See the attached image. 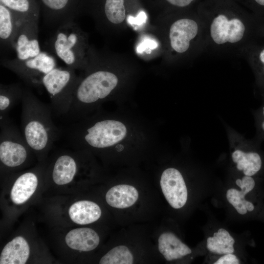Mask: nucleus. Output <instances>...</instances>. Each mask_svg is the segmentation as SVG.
Listing matches in <instances>:
<instances>
[{
	"label": "nucleus",
	"mask_w": 264,
	"mask_h": 264,
	"mask_svg": "<svg viewBox=\"0 0 264 264\" xmlns=\"http://www.w3.org/2000/svg\"><path fill=\"white\" fill-rule=\"evenodd\" d=\"M89 50L84 76H81L65 116L72 122L79 120L89 106L107 98L118 82L117 76L105 66V60L91 47Z\"/></svg>",
	"instance_id": "obj_1"
},
{
	"label": "nucleus",
	"mask_w": 264,
	"mask_h": 264,
	"mask_svg": "<svg viewBox=\"0 0 264 264\" xmlns=\"http://www.w3.org/2000/svg\"><path fill=\"white\" fill-rule=\"evenodd\" d=\"M22 133L37 155L44 154L62 133L52 119L50 105L40 100L28 87H24L22 98Z\"/></svg>",
	"instance_id": "obj_2"
},
{
	"label": "nucleus",
	"mask_w": 264,
	"mask_h": 264,
	"mask_svg": "<svg viewBox=\"0 0 264 264\" xmlns=\"http://www.w3.org/2000/svg\"><path fill=\"white\" fill-rule=\"evenodd\" d=\"M88 35L74 21L57 28L47 42L50 52L75 70L86 67L90 46Z\"/></svg>",
	"instance_id": "obj_3"
},
{
	"label": "nucleus",
	"mask_w": 264,
	"mask_h": 264,
	"mask_svg": "<svg viewBox=\"0 0 264 264\" xmlns=\"http://www.w3.org/2000/svg\"><path fill=\"white\" fill-rule=\"evenodd\" d=\"M81 78L76 70L67 66L56 67L44 76L43 85L49 95L54 114L65 117L67 115Z\"/></svg>",
	"instance_id": "obj_4"
},
{
	"label": "nucleus",
	"mask_w": 264,
	"mask_h": 264,
	"mask_svg": "<svg viewBox=\"0 0 264 264\" xmlns=\"http://www.w3.org/2000/svg\"><path fill=\"white\" fill-rule=\"evenodd\" d=\"M0 64L18 75L28 86L41 90L45 75L57 67L54 56L41 51L37 56L26 60L1 59Z\"/></svg>",
	"instance_id": "obj_5"
},
{
	"label": "nucleus",
	"mask_w": 264,
	"mask_h": 264,
	"mask_svg": "<svg viewBox=\"0 0 264 264\" xmlns=\"http://www.w3.org/2000/svg\"><path fill=\"white\" fill-rule=\"evenodd\" d=\"M0 160L8 168L23 164L33 151L25 140L22 132L9 117L0 120Z\"/></svg>",
	"instance_id": "obj_6"
},
{
	"label": "nucleus",
	"mask_w": 264,
	"mask_h": 264,
	"mask_svg": "<svg viewBox=\"0 0 264 264\" xmlns=\"http://www.w3.org/2000/svg\"><path fill=\"white\" fill-rule=\"evenodd\" d=\"M38 20L21 23L13 42L16 58L26 60L37 56L41 52L38 40Z\"/></svg>",
	"instance_id": "obj_7"
},
{
	"label": "nucleus",
	"mask_w": 264,
	"mask_h": 264,
	"mask_svg": "<svg viewBox=\"0 0 264 264\" xmlns=\"http://www.w3.org/2000/svg\"><path fill=\"white\" fill-rule=\"evenodd\" d=\"M163 194L169 204L175 209L182 207L187 199V187L181 173L173 168L166 169L160 181Z\"/></svg>",
	"instance_id": "obj_8"
},
{
	"label": "nucleus",
	"mask_w": 264,
	"mask_h": 264,
	"mask_svg": "<svg viewBox=\"0 0 264 264\" xmlns=\"http://www.w3.org/2000/svg\"><path fill=\"white\" fill-rule=\"evenodd\" d=\"M244 31L245 26L240 19L228 20L223 14L218 15L213 19L210 27L211 36L214 42L219 44L240 41Z\"/></svg>",
	"instance_id": "obj_9"
},
{
	"label": "nucleus",
	"mask_w": 264,
	"mask_h": 264,
	"mask_svg": "<svg viewBox=\"0 0 264 264\" xmlns=\"http://www.w3.org/2000/svg\"><path fill=\"white\" fill-rule=\"evenodd\" d=\"M198 32V25L195 21L188 18L176 20L170 28L169 38L172 48L176 52H185Z\"/></svg>",
	"instance_id": "obj_10"
},
{
	"label": "nucleus",
	"mask_w": 264,
	"mask_h": 264,
	"mask_svg": "<svg viewBox=\"0 0 264 264\" xmlns=\"http://www.w3.org/2000/svg\"><path fill=\"white\" fill-rule=\"evenodd\" d=\"M76 156L68 153H64L56 158L51 172L52 178L55 184L63 185L73 180L78 171Z\"/></svg>",
	"instance_id": "obj_11"
},
{
	"label": "nucleus",
	"mask_w": 264,
	"mask_h": 264,
	"mask_svg": "<svg viewBox=\"0 0 264 264\" xmlns=\"http://www.w3.org/2000/svg\"><path fill=\"white\" fill-rule=\"evenodd\" d=\"M65 242L67 245L72 249L89 251L97 247L100 242V238L94 230L83 227L68 232L65 237Z\"/></svg>",
	"instance_id": "obj_12"
},
{
	"label": "nucleus",
	"mask_w": 264,
	"mask_h": 264,
	"mask_svg": "<svg viewBox=\"0 0 264 264\" xmlns=\"http://www.w3.org/2000/svg\"><path fill=\"white\" fill-rule=\"evenodd\" d=\"M30 254L28 242L22 236H18L8 242L0 256V264H25Z\"/></svg>",
	"instance_id": "obj_13"
},
{
	"label": "nucleus",
	"mask_w": 264,
	"mask_h": 264,
	"mask_svg": "<svg viewBox=\"0 0 264 264\" xmlns=\"http://www.w3.org/2000/svg\"><path fill=\"white\" fill-rule=\"evenodd\" d=\"M38 183L37 175L33 172H25L17 178L10 193L12 201L16 204L24 203L35 192Z\"/></svg>",
	"instance_id": "obj_14"
},
{
	"label": "nucleus",
	"mask_w": 264,
	"mask_h": 264,
	"mask_svg": "<svg viewBox=\"0 0 264 264\" xmlns=\"http://www.w3.org/2000/svg\"><path fill=\"white\" fill-rule=\"evenodd\" d=\"M138 198V192L132 186L117 185L107 193L106 200L110 206L116 208H126L133 205Z\"/></svg>",
	"instance_id": "obj_15"
},
{
	"label": "nucleus",
	"mask_w": 264,
	"mask_h": 264,
	"mask_svg": "<svg viewBox=\"0 0 264 264\" xmlns=\"http://www.w3.org/2000/svg\"><path fill=\"white\" fill-rule=\"evenodd\" d=\"M21 23L11 10L2 4L0 5L1 47L13 49V42Z\"/></svg>",
	"instance_id": "obj_16"
},
{
	"label": "nucleus",
	"mask_w": 264,
	"mask_h": 264,
	"mask_svg": "<svg viewBox=\"0 0 264 264\" xmlns=\"http://www.w3.org/2000/svg\"><path fill=\"white\" fill-rule=\"evenodd\" d=\"M68 214L74 222L84 225L97 220L101 216V210L98 205L94 202L80 200L71 205Z\"/></svg>",
	"instance_id": "obj_17"
},
{
	"label": "nucleus",
	"mask_w": 264,
	"mask_h": 264,
	"mask_svg": "<svg viewBox=\"0 0 264 264\" xmlns=\"http://www.w3.org/2000/svg\"><path fill=\"white\" fill-rule=\"evenodd\" d=\"M158 249L167 261L182 258L191 253L192 250L174 234L165 232L158 238Z\"/></svg>",
	"instance_id": "obj_18"
},
{
	"label": "nucleus",
	"mask_w": 264,
	"mask_h": 264,
	"mask_svg": "<svg viewBox=\"0 0 264 264\" xmlns=\"http://www.w3.org/2000/svg\"><path fill=\"white\" fill-rule=\"evenodd\" d=\"M24 87L20 83L0 85V120L8 117L13 108L21 101Z\"/></svg>",
	"instance_id": "obj_19"
},
{
	"label": "nucleus",
	"mask_w": 264,
	"mask_h": 264,
	"mask_svg": "<svg viewBox=\"0 0 264 264\" xmlns=\"http://www.w3.org/2000/svg\"><path fill=\"white\" fill-rule=\"evenodd\" d=\"M232 157L233 161L237 164V169L240 171L243 170L245 176H252L261 168L262 160L257 153H245L236 150L232 154Z\"/></svg>",
	"instance_id": "obj_20"
},
{
	"label": "nucleus",
	"mask_w": 264,
	"mask_h": 264,
	"mask_svg": "<svg viewBox=\"0 0 264 264\" xmlns=\"http://www.w3.org/2000/svg\"><path fill=\"white\" fill-rule=\"evenodd\" d=\"M125 0H105L103 8V23L118 25L126 18Z\"/></svg>",
	"instance_id": "obj_21"
},
{
	"label": "nucleus",
	"mask_w": 264,
	"mask_h": 264,
	"mask_svg": "<svg viewBox=\"0 0 264 264\" xmlns=\"http://www.w3.org/2000/svg\"><path fill=\"white\" fill-rule=\"evenodd\" d=\"M2 4L8 8L21 22L28 20H38L37 10L32 8L30 0H0Z\"/></svg>",
	"instance_id": "obj_22"
},
{
	"label": "nucleus",
	"mask_w": 264,
	"mask_h": 264,
	"mask_svg": "<svg viewBox=\"0 0 264 264\" xmlns=\"http://www.w3.org/2000/svg\"><path fill=\"white\" fill-rule=\"evenodd\" d=\"M133 258L129 248L125 245L116 246L102 257L100 264H132Z\"/></svg>",
	"instance_id": "obj_23"
},
{
	"label": "nucleus",
	"mask_w": 264,
	"mask_h": 264,
	"mask_svg": "<svg viewBox=\"0 0 264 264\" xmlns=\"http://www.w3.org/2000/svg\"><path fill=\"white\" fill-rule=\"evenodd\" d=\"M240 261L232 253L227 254L220 257L214 264H239Z\"/></svg>",
	"instance_id": "obj_24"
},
{
	"label": "nucleus",
	"mask_w": 264,
	"mask_h": 264,
	"mask_svg": "<svg viewBox=\"0 0 264 264\" xmlns=\"http://www.w3.org/2000/svg\"><path fill=\"white\" fill-rule=\"evenodd\" d=\"M242 189L245 188L246 190V192L249 193L254 187L255 183L254 179L250 176H245L242 178Z\"/></svg>",
	"instance_id": "obj_25"
},
{
	"label": "nucleus",
	"mask_w": 264,
	"mask_h": 264,
	"mask_svg": "<svg viewBox=\"0 0 264 264\" xmlns=\"http://www.w3.org/2000/svg\"><path fill=\"white\" fill-rule=\"evenodd\" d=\"M169 4L177 7H185L190 5L195 0H165Z\"/></svg>",
	"instance_id": "obj_26"
},
{
	"label": "nucleus",
	"mask_w": 264,
	"mask_h": 264,
	"mask_svg": "<svg viewBox=\"0 0 264 264\" xmlns=\"http://www.w3.org/2000/svg\"><path fill=\"white\" fill-rule=\"evenodd\" d=\"M246 208L247 211L251 212L254 209V206L253 203L250 201L246 200L244 203Z\"/></svg>",
	"instance_id": "obj_27"
},
{
	"label": "nucleus",
	"mask_w": 264,
	"mask_h": 264,
	"mask_svg": "<svg viewBox=\"0 0 264 264\" xmlns=\"http://www.w3.org/2000/svg\"><path fill=\"white\" fill-rule=\"evenodd\" d=\"M237 212L241 215H244L247 213V210L245 206H244L242 207L239 209L238 210H237Z\"/></svg>",
	"instance_id": "obj_28"
},
{
	"label": "nucleus",
	"mask_w": 264,
	"mask_h": 264,
	"mask_svg": "<svg viewBox=\"0 0 264 264\" xmlns=\"http://www.w3.org/2000/svg\"><path fill=\"white\" fill-rule=\"evenodd\" d=\"M257 5L261 6H264V0H252Z\"/></svg>",
	"instance_id": "obj_29"
},
{
	"label": "nucleus",
	"mask_w": 264,
	"mask_h": 264,
	"mask_svg": "<svg viewBox=\"0 0 264 264\" xmlns=\"http://www.w3.org/2000/svg\"><path fill=\"white\" fill-rule=\"evenodd\" d=\"M259 57L261 61L264 64V49L261 52Z\"/></svg>",
	"instance_id": "obj_30"
},
{
	"label": "nucleus",
	"mask_w": 264,
	"mask_h": 264,
	"mask_svg": "<svg viewBox=\"0 0 264 264\" xmlns=\"http://www.w3.org/2000/svg\"><path fill=\"white\" fill-rule=\"evenodd\" d=\"M236 184L241 189L242 188V180L240 179H238L236 181Z\"/></svg>",
	"instance_id": "obj_31"
},
{
	"label": "nucleus",
	"mask_w": 264,
	"mask_h": 264,
	"mask_svg": "<svg viewBox=\"0 0 264 264\" xmlns=\"http://www.w3.org/2000/svg\"><path fill=\"white\" fill-rule=\"evenodd\" d=\"M263 113L264 115V107L263 108ZM262 127H263V130H264V122L262 124Z\"/></svg>",
	"instance_id": "obj_32"
}]
</instances>
